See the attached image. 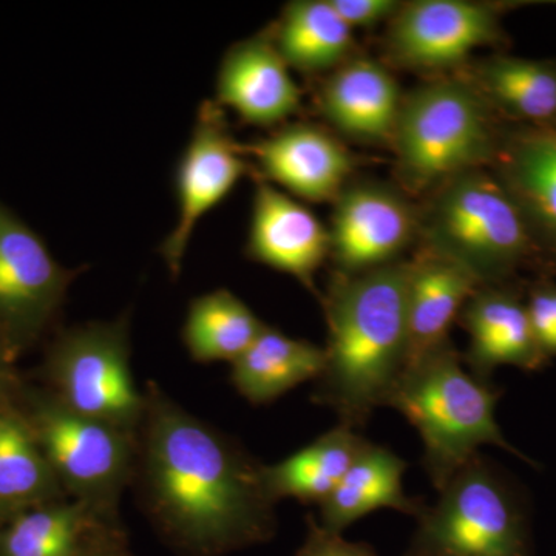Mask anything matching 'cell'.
<instances>
[{
	"label": "cell",
	"mask_w": 556,
	"mask_h": 556,
	"mask_svg": "<svg viewBox=\"0 0 556 556\" xmlns=\"http://www.w3.org/2000/svg\"><path fill=\"white\" fill-rule=\"evenodd\" d=\"M144 397L131 484L160 535L185 556H225L269 541L276 503L262 464L156 383Z\"/></svg>",
	"instance_id": "1"
},
{
	"label": "cell",
	"mask_w": 556,
	"mask_h": 556,
	"mask_svg": "<svg viewBox=\"0 0 556 556\" xmlns=\"http://www.w3.org/2000/svg\"><path fill=\"white\" fill-rule=\"evenodd\" d=\"M409 260L339 276L324 299L328 324L325 367L316 396L338 413L340 426H365L388 397L408 361Z\"/></svg>",
	"instance_id": "2"
},
{
	"label": "cell",
	"mask_w": 556,
	"mask_h": 556,
	"mask_svg": "<svg viewBox=\"0 0 556 556\" xmlns=\"http://www.w3.org/2000/svg\"><path fill=\"white\" fill-rule=\"evenodd\" d=\"M500 394L463 367L452 343L408 365L388 397L416 428L424 442V464L437 490L479 455L496 445L519 455L497 426Z\"/></svg>",
	"instance_id": "3"
},
{
	"label": "cell",
	"mask_w": 556,
	"mask_h": 556,
	"mask_svg": "<svg viewBox=\"0 0 556 556\" xmlns=\"http://www.w3.org/2000/svg\"><path fill=\"white\" fill-rule=\"evenodd\" d=\"M417 239L481 287L503 285L538 252L517 203L484 169L457 175L427 193Z\"/></svg>",
	"instance_id": "4"
},
{
	"label": "cell",
	"mask_w": 556,
	"mask_h": 556,
	"mask_svg": "<svg viewBox=\"0 0 556 556\" xmlns=\"http://www.w3.org/2000/svg\"><path fill=\"white\" fill-rule=\"evenodd\" d=\"M501 130L495 112L466 79H444L404 94L393 146L405 190L428 193L442 182L484 169Z\"/></svg>",
	"instance_id": "5"
},
{
	"label": "cell",
	"mask_w": 556,
	"mask_h": 556,
	"mask_svg": "<svg viewBox=\"0 0 556 556\" xmlns=\"http://www.w3.org/2000/svg\"><path fill=\"white\" fill-rule=\"evenodd\" d=\"M16 407L65 495L105 517L119 518L121 496L134 478L138 433L79 415L47 388L25 382Z\"/></svg>",
	"instance_id": "6"
},
{
	"label": "cell",
	"mask_w": 556,
	"mask_h": 556,
	"mask_svg": "<svg viewBox=\"0 0 556 556\" xmlns=\"http://www.w3.org/2000/svg\"><path fill=\"white\" fill-rule=\"evenodd\" d=\"M47 390L73 412L138 433L144 391L130 368L129 317L61 331L42 365Z\"/></svg>",
	"instance_id": "7"
},
{
	"label": "cell",
	"mask_w": 556,
	"mask_h": 556,
	"mask_svg": "<svg viewBox=\"0 0 556 556\" xmlns=\"http://www.w3.org/2000/svg\"><path fill=\"white\" fill-rule=\"evenodd\" d=\"M407 556H529L521 507L481 456L460 468L424 507Z\"/></svg>",
	"instance_id": "8"
},
{
	"label": "cell",
	"mask_w": 556,
	"mask_h": 556,
	"mask_svg": "<svg viewBox=\"0 0 556 556\" xmlns=\"http://www.w3.org/2000/svg\"><path fill=\"white\" fill-rule=\"evenodd\" d=\"M78 273L61 265L39 233L0 201V340L14 356L53 327Z\"/></svg>",
	"instance_id": "9"
},
{
	"label": "cell",
	"mask_w": 556,
	"mask_h": 556,
	"mask_svg": "<svg viewBox=\"0 0 556 556\" xmlns=\"http://www.w3.org/2000/svg\"><path fill=\"white\" fill-rule=\"evenodd\" d=\"M243 144L230 135L225 112L215 101H204L175 177L178 218L161 243L160 254L177 278L193 230L251 172Z\"/></svg>",
	"instance_id": "10"
},
{
	"label": "cell",
	"mask_w": 556,
	"mask_h": 556,
	"mask_svg": "<svg viewBox=\"0 0 556 556\" xmlns=\"http://www.w3.org/2000/svg\"><path fill=\"white\" fill-rule=\"evenodd\" d=\"M504 38L500 10L468 0H416L390 21L388 58L399 67L444 72L467 64L475 50Z\"/></svg>",
	"instance_id": "11"
},
{
	"label": "cell",
	"mask_w": 556,
	"mask_h": 556,
	"mask_svg": "<svg viewBox=\"0 0 556 556\" xmlns=\"http://www.w3.org/2000/svg\"><path fill=\"white\" fill-rule=\"evenodd\" d=\"M328 229L336 274L358 276L401 262L419 236V208L383 182H348Z\"/></svg>",
	"instance_id": "12"
},
{
	"label": "cell",
	"mask_w": 556,
	"mask_h": 556,
	"mask_svg": "<svg viewBox=\"0 0 556 556\" xmlns=\"http://www.w3.org/2000/svg\"><path fill=\"white\" fill-rule=\"evenodd\" d=\"M243 149L265 181L309 203H334L354 170L353 155L340 139L308 123L288 124Z\"/></svg>",
	"instance_id": "13"
},
{
	"label": "cell",
	"mask_w": 556,
	"mask_h": 556,
	"mask_svg": "<svg viewBox=\"0 0 556 556\" xmlns=\"http://www.w3.org/2000/svg\"><path fill=\"white\" fill-rule=\"evenodd\" d=\"M329 229L305 204L260 179L252 201L247 255L260 265L298 278L311 291L329 258Z\"/></svg>",
	"instance_id": "14"
},
{
	"label": "cell",
	"mask_w": 556,
	"mask_h": 556,
	"mask_svg": "<svg viewBox=\"0 0 556 556\" xmlns=\"http://www.w3.org/2000/svg\"><path fill=\"white\" fill-rule=\"evenodd\" d=\"M215 102L244 123L280 126L302 105V91L274 46L270 30L230 46L215 83Z\"/></svg>",
	"instance_id": "15"
},
{
	"label": "cell",
	"mask_w": 556,
	"mask_h": 556,
	"mask_svg": "<svg viewBox=\"0 0 556 556\" xmlns=\"http://www.w3.org/2000/svg\"><path fill=\"white\" fill-rule=\"evenodd\" d=\"M490 167L521 211L538 252L556 258V124L501 130Z\"/></svg>",
	"instance_id": "16"
},
{
	"label": "cell",
	"mask_w": 556,
	"mask_h": 556,
	"mask_svg": "<svg viewBox=\"0 0 556 556\" xmlns=\"http://www.w3.org/2000/svg\"><path fill=\"white\" fill-rule=\"evenodd\" d=\"M404 93L379 61L353 56L329 73L320 90L321 115L348 139L391 144Z\"/></svg>",
	"instance_id": "17"
},
{
	"label": "cell",
	"mask_w": 556,
	"mask_h": 556,
	"mask_svg": "<svg viewBox=\"0 0 556 556\" xmlns=\"http://www.w3.org/2000/svg\"><path fill=\"white\" fill-rule=\"evenodd\" d=\"M459 317L470 338L464 362L475 378L485 382L500 367L533 371L546 364L526 303L511 289L503 285L478 288Z\"/></svg>",
	"instance_id": "18"
},
{
	"label": "cell",
	"mask_w": 556,
	"mask_h": 556,
	"mask_svg": "<svg viewBox=\"0 0 556 556\" xmlns=\"http://www.w3.org/2000/svg\"><path fill=\"white\" fill-rule=\"evenodd\" d=\"M478 288L467 270L426 249L409 260L407 367L450 342V329Z\"/></svg>",
	"instance_id": "19"
},
{
	"label": "cell",
	"mask_w": 556,
	"mask_h": 556,
	"mask_svg": "<svg viewBox=\"0 0 556 556\" xmlns=\"http://www.w3.org/2000/svg\"><path fill=\"white\" fill-rule=\"evenodd\" d=\"M121 526L72 497L24 508L0 527V556H84Z\"/></svg>",
	"instance_id": "20"
},
{
	"label": "cell",
	"mask_w": 556,
	"mask_h": 556,
	"mask_svg": "<svg viewBox=\"0 0 556 556\" xmlns=\"http://www.w3.org/2000/svg\"><path fill=\"white\" fill-rule=\"evenodd\" d=\"M495 113L517 126L556 124V62L495 54L464 78Z\"/></svg>",
	"instance_id": "21"
},
{
	"label": "cell",
	"mask_w": 556,
	"mask_h": 556,
	"mask_svg": "<svg viewBox=\"0 0 556 556\" xmlns=\"http://www.w3.org/2000/svg\"><path fill=\"white\" fill-rule=\"evenodd\" d=\"M407 463L396 453L369 442L345 477L320 504V525L332 533L343 532L379 508H393L419 517L424 504L405 495L402 477Z\"/></svg>",
	"instance_id": "22"
},
{
	"label": "cell",
	"mask_w": 556,
	"mask_h": 556,
	"mask_svg": "<svg viewBox=\"0 0 556 556\" xmlns=\"http://www.w3.org/2000/svg\"><path fill=\"white\" fill-rule=\"evenodd\" d=\"M230 365V380L241 396L251 404L265 405L308 380H317L324 371L325 350L266 327Z\"/></svg>",
	"instance_id": "23"
},
{
	"label": "cell",
	"mask_w": 556,
	"mask_h": 556,
	"mask_svg": "<svg viewBox=\"0 0 556 556\" xmlns=\"http://www.w3.org/2000/svg\"><path fill=\"white\" fill-rule=\"evenodd\" d=\"M274 46L288 67L303 75L332 73L354 56L353 28L329 0H294L270 28Z\"/></svg>",
	"instance_id": "24"
},
{
	"label": "cell",
	"mask_w": 556,
	"mask_h": 556,
	"mask_svg": "<svg viewBox=\"0 0 556 556\" xmlns=\"http://www.w3.org/2000/svg\"><path fill=\"white\" fill-rule=\"evenodd\" d=\"M369 441L357 430L339 426L274 466H263L262 478L273 503L295 497L324 503L340 484Z\"/></svg>",
	"instance_id": "25"
},
{
	"label": "cell",
	"mask_w": 556,
	"mask_h": 556,
	"mask_svg": "<svg viewBox=\"0 0 556 556\" xmlns=\"http://www.w3.org/2000/svg\"><path fill=\"white\" fill-rule=\"evenodd\" d=\"M268 327L243 300L217 289L190 303L182 342L200 364L236 362Z\"/></svg>",
	"instance_id": "26"
},
{
	"label": "cell",
	"mask_w": 556,
	"mask_h": 556,
	"mask_svg": "<svg viewBox=\"0 0 556 556\" xmlns=\"http://www.w3.org/2000/svg\"><path fill=\"white\" fill-rule=\"evenodd\" d=\"M68 497L16 404L0 413V503L13 510Z\"/></svg>",
	"instance_id": "27"
},
{
	"label": "cell",
	"mask_w": 556,
	"mask_h": 556,
	"mask_svg": "<svg viewBox=\"0 0 556 556\" xmlns=\"http://www.w3.org/2000/svg\"><path fill=\"white\" fill-rule=\"evenodd\" d=\"M526 306L541 353L546 358L556 356V287L543 285L533 289Z\"/></svg>",
	"instance_id": "28"
},
{
	"label": "cell",
	"mask_w": 556,
	"mask_h": 556,
	"mask_svg": "<svg viewBox=\"0 0 556 556\" xmlns=\"http://www.w3.org/2000/svg\"><path fill=\"white\" fill-rule=\"evenodd\" d=\"M348 27H376L391 21L404 3L396 0H329Z\"/></svg>",
	"instance_id": "29"
},
{
	"label": "cell",
	"mask_w": 556,
	"mask_h": 556,
	"mask_svg": "<svg viewBox=\"0 0 556 556\" xmlns=\"http://www.w3.org/2000/svg\"><path fill=\"white\" fill-rule=\"evenodd\" d=\"M308 535L295 556H378L364 543H351L339 533L328 532L316 519L308 518Z\"/></svg>",
	"instance_id": "30"
},
{
	"label": "cell",
	"mask_w": 556,
	"mask_h": 556,
	"mask_svg": "<svg viewBox=\"0 0 556 556\" xmlns=\"http://www.w3.org/2000/svg\"><path fill=\"white\" fill-rule=\"evenodd\" d=\"M17 357L0 340V413L16 404L22 380L16 371Z\"/></svg>",
	"instance_id": "31"
},
{
	"label": "cell",
	"mask_w": 556,
	"mask_h": 556,
	"mask_svg": "<svg viewBox=\"0 0 556 556\" xmlns=\"http://www.w3.org/2000/svg\"><path fill=\"white\" fill-rule=\"evenodd\" d=\"M84 556H134L127 547L126 536H124L123 527L116 526L113 529L108 530L90 547Z\"/></svg>",
	"instance_id": "32"
},
{
	"label": "cell",
	"mask_w": 556,
	"mask_h": 556,
	"mask_svg": "<svg viewBox=\"0 0 556 556\" xmlns=\"http://www.w3.org/2000/svg\"><path fill=\"white\" fill-rule=\"evenodd\" d=\"M16 514V510H13V508L7 507L5 504L0 503V527L5 525V522Z\"/></svg>",
	"instance_id": "33"
}]
</instances>
